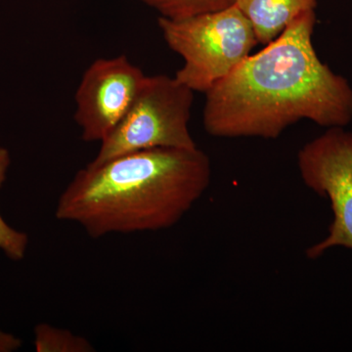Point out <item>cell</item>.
Masks as SVG:
<instances>
[{"instance_id": "7a4b0ae2", "label": "cell", "mask_w": 352, "mask_h": 352, "mask_svg": "<svg viewBox=\"0 0 352 352\" xmlns=\"http://www.w3.org/2000/svg\"><path fill=\"white\" fill-rule=\"evenodd\" d=\"M210 157L195 149L156 148L89 163L58 200L55 217L94 239L160 231L177 224L207 191Z\"/></svg>"}, {"instance_id": "ba28073f", "label": "cell", "mask_w": 352, "mask_h": 352, "mask_svg": "<svg viewBox=\"0 0 352 352\" xmlns=\"http://www.w3.org/2000/svg\"><path fill=\"white\" fill-rule=\"evenodd\" d=\"M154 9L160 17L180 20L200 14L214 12L234 6L237 0H140Z\"/></svg>"}, {"instance_id": "277c9868", "label": "cell", "mask_w": 352, "mask_h": 352, "mask_svg": "<svg viewBox=\"0 0 352 352\" xmlns=\"http://www.w3.org/2000/svg\"><path fill=\"white\" fill-rule=\"evenodd\" d=\"M193 95L175 76H146L131 108L101 141L91 163L156 148L195 149L189 129Z\"/></svg>"}, {"instance_id": "5b68a950", "label": "cell", "mask_w": 352, "mask_h": 352, "mask_svg": "<svg viewBox=\"0 0 352 352\" xmlns=\"http://www.w3.org/2000/svg\"><path fill=\"white\" fill-rule=\"evenodd\" d=\"M298 166L305 186L329 199L333 214L327 237L311 245L307 256L318 258L335 247L352 250L351 132L329 127L300 150Z\"/></svg>"}, {"instance_id": "6da1fadb", "label": "cell", "mask_w": 352, "mask_h": 352, "mask_svg": "<svg viewBox=\"0 0 352 352\" xmlns=\"http://www.w3.org/2000/svg\"><path fill=\"white\" fill-rule=\"evenodd\" d=\"M315 24V10L300 14L208 90L203 124L210 135L275 139L302 120L328 129L351 122L352 87L317 55Z\"/></svg>"}, {"instance_id": "30bf717a", "label": "cell", "mask_w": 352, "mask_h": 352, "mask_svg": "<svg viewBox=\"0 0 352 352\" xmlns=\"http://www.w3.org/2000/svg\"><path fill=\"white\" fill-rule=\"evenodd\" d=\"M10 164V156L6 148L0 147V187L6 179ZM29 238L27 234L15 230L0 215V250L12 261H21L25 256Z\"/></svg>"}, {"instance_id": "9c48e42d", "label": "cell", "mask_w": 352, "mask_h": 352, "mask_svg": "<svg viewBox=\"0 0 352 352\" xmlns=\"http://www.w3.org/2000/svg\"><path fill=\"white\" fill-rule=\"evenodd\" d=\"M34 346L38 352H92L89 340L68 330L39 324L34 329Z\"/></svg>"}, {"instance_id": "52a82bcc", "label": "cell", "mask_w": 352, "mask_h": 352, "mask_svg": "<svg viewBox=\"0 0 352 352\" xmlns=\"http://www.w3.org/2000/svg\"><path fill=\"white\" fill-rule=\"evenodd\" d=\"M318 0H237L236 6L251 21L259 43L277 38L300 14L315 10Z\"/></svg>"}, {"instance_id": "8992f818", "label": "cell", "mask_w": 352, "mask_h": 352, "mask_svg": "<svg viewBox=\"0 0 352 352\" xmlns=\"http://www.w3.org/2000/svg\"><path fill=\"white\" fill-rule=\"evenodd\" d=\"M146 75L126 55L90 65L75 94V120L87 142H101L124 119Z\"/></svg>"}, {"instance_id": "3957f363", "label": "cell", "mask_w": 352, "mask_h": 352, "mask_svg": "<svg viewBox=\"0 0 352 352\" xmlns=\"http://www.w3.org/2000/svg\"><path fill=\"white\" fill-rule=\"evenodd\" d=\"M157 25L168 47L182 57L175 78L194 92L207 94L259 43L236 4L185 19L159 17Z\"/></svg>"}, {"instance_id": "8fae6325", "label": "cell", "mask_w": 352, "mask_h": 352, "mask_svg": "<svg viewBox=\"0 0 352 352\" xmlns=\"http://www.w3.org/2000/svg\"><path fill=\"white\" fill-rule=\"evenodd\" d=\"M22 346V340L16 338L12 333L0 330V352L17 351Z\"/></svg>"}]
</instances>
